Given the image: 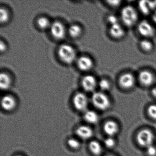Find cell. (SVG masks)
<instances>
[{
  "mask_svg": "<svg viewBox=\"0 0 156 156\" xmlns=\"http://www.w3.org/2000/svg\"><path fill=\"white\" fill-rule=\"evenodd\" d=\"M120 19L125 26L132 27L137 22L138 15L134 7L128 5L124 7L121 10Z\"/></svg>",
  "mask_w": 156,
  "mask_h": 156,
  "instance_id": "cell-1",
  "label": "cell"
},
{
  "mask_svg": "<svg viewBox=\"0 0 156 156\" xmlns=\"http://www.w3.org/2000/svg\"><path fill=\"white\" fill-rule=\"evenodd\" d=\"M58 55L62 62L68 64L73 62L76 57L75 50L72 46L66 44L60 45L58 50Z\"/></svg>",
  "mask_w": 156,
  "mask_h": 156,
  "instance_id": "cell-2",
  "label": "cell"
},
{
  "mask_svg": "<svg viewBox=\"0 0 156 156\" xmlns=\"http://www.w3.org/2000/svg\"><path fill=\"white\" fill-rule=\"evenodd\" d=\"M95 107L100 110H106L110 107L111 102L108 97L103 92H95L92 97Z\"/></svg>",
  "mask_w": 156,
  "mask_h": 156,
  "instance_id": "cell-3",
  "label": "cell"
},
{
  "mask_svg": "<svg viewBox=\"0 0 156 156\" xmlns=\"http://www.w3.org/2000/svg\"><path fill=\"white\" fill-rule=\"evenodd\" d=\"M136 139L139 145L147 148L153 145L155 136L151 130L147 129H143L138 132Z\"/></svg>",
  "mask_w": 156,
  "mask_h": 156,
  "instance_id": "cell-4",
  "label": "cell"
},
{
  "mask_svg": "<svg viewBox=\"0 0 156 156\" xmlns=\"http://www.w3.org/2000/svg\"><path fill=\"white\" fill-rule=\"evenodd\" d=\"M139 33L146 38L154 36L155 30L153 25L147 20H142L140 22L137 27Z\"/></svg>",
  "mask_w": 156,
  "mask_h": 156,
  "instance_id": "cell-5",
  "label": "cell"
},
{
  "mask_svg": "<svg viewBox=\"0 0 156 156\" xmlns=\"http://www.w3.org/2000/svg\"><path fill=\"white\" fill-rule=\"evenodd\" d=\"M136 83L135 76L130 73L122 74L119 79V83L121 88L129 89L133 88Z\"/></svg>",
  "mask_w": 156,
  "mask_h": 156,
  "instance_id": "cell-6",
  "label": "cell"
},
{
  "mask_svg": "<svg viewBox=\"0 0 156 156\" xmlns=\"http://www.w3.org/2000/svg\"><path fill=\"white\" fill-rule=\"evenodd\" d=\"M73 103L77 110L83 111L87 108L88 99L86 95L83 93H76L74 96Z\"/></svg>",
  "mask_w": 156,
  "mask_h": 156,
  "instance_id": "cell-7",
  "label": "cell"
},
{
  "mask_svg": "<svg viewBox=\"0 0 156 156\" xmlns=\"http://www.w3.org/2000/svg\"><path fill=\"white\" fill-rule=\"evenodd\" d=\"M51 33L56 40H61L65 35V29L63 24L59 21H55L51 24Z\"/></svg>",
  "mask_w": 156,
  "mask_h": 156,
  "instance_id": "cell-8",
  "label": "cell"
},
{
  "mask_svg": "<svg viewBox=\"0 0 156 156\" xmlns=\"http://www.w3.org/2000/svg\"><path fill=\"white\" fill-rule=\"evenodd\" d=\"M140 83L145 87L151 86L155 81V76L149 70H144L140 71L138 75Z\"/></svg>",
  "mask_w": 156,
  "mask_h": 156,
  "instance_id": "cell-9",
  "label": "cell"
},
{
  "mask_svg": "<svg viewBox=\"0 0 156 156\" xmlns=\"http://www.w3.org/2000/svg\"><path fill=\"white\" fill-rule=\"evenodd\" d=\"M82 85L85 91L92 92L95 89L97 82L94 76L88 75L83 77L82 80Z\"/></svg>",
  "mask_w": 156,
  "mask_h": 156,
  "instance_id": "cell-10",
  "label": "cell"
},
{
  "mask_svg": "<svg viewBox=\"0 0 156 156\" xmlns=\"http://www.w3.org/2000/svg\"><path fill=\"white\" fill-rule=\"evenodd\" d=\"M140 10L144 15H147L153 13L156 9V1H141L139 3Z\"/></svg>",
  "mask_w": 156,
  "mask_h": 156,
  "instance_id": "cell-11",
  "label": "cell"
},
{
  "mask_svg": "<svg viewBox=\"0 0 156 156\" xmlns=\"http://www.w3.org/2000/svg\"><path fill=\"white\" fill-rule=\"evenodd\" d=\"M103 129L108 136L113 137L118 133L119 126L115 121L108 120L104 124Z\"/></svg>",
  "mask_w": 156,
  "mask_h": 156,
  "instance_id": "cell-12",
  "label": "cell"
},
{
  "mask_svg": "<svg viewBox=\"0 0 156 156\" xmlns=\"http://www.w3.org/2000/svg\"><path fill=\"white\" fill-rule=\"evenodd\" d=\"M1 105L2 107L6 111H12L16 107V100L12 96L6 95L2 98Z\"/></svg>",
  "mask_w": 156,
  "mask_h": 156,
  "instance_id": "cell-13",
  "label": "cell"
},
{
  "mask_svg": "<svg viewBox=\"0 0 156 156\" xmlns=\"http://www.w3.org/2000/svg\"><path fill=\"white\" fill-rule=\"evenodd\" d=\"M77 66L81 71H87L93 66V62L91 58L87 56H82L77 60Z\"/></svg>",
  "mask_w": 156,
  "mask_h": 156,
  "instance_id": "cell-14",
  "label": "cell"
},
{
  "mask_svg": "<svg viewBox=\"0 0 156 156\" xmlns=\"http://www.w3.org/2000/svg\"><path fill=\"white\" fill-rule=\"evenodd\" d=\"M109 34L114 39H120L125 36V31L123 27L119 23L110 26Z\"/></svg>",
  "mask_w": 156,
  "mask_h": 156,
  "instance_id": "cell-15",
  "label": "cell"
},
{
  "mask_svg": "<svg viewBox=\"0 0 156 156\" xmlns=\"http://www.w3.org/2000/svg\"><path fill=\"white\" fill-rule=\"evenodd\" d=\"M76 135L80 138L83 140L88 139L93 136V131L90 127L87 126H81L76 129Z\"/></svg>",
  "mask_w": 156,
  "mask_h": 156,
  "instance_id": "cell-16",
  "label": "cell"
},
{
  "mask_svg": "<svg viewBox=\"0 0 156 156\" xmlns=\"http://www.w3.org/2000/svg\"><path fill=\"white\" fill-rule=\"evenodd\" d=\"M11 78L6 73H2L0 74V87L2 90H6L11 85Z\"/></svg>",
  "mask_w": 156,
  "mask_h": 156,
  "instance_id": "cell-17",
  "label": "cell"
},
{
  "mask_svg": "<svg viewBox=\"0 0 156 156\" xmlns=\"http://www.w3.org/2000/svg\"><path fill=\"white\" fill-rule=\"evenodd\" d=\"M84 117L86 121L90 124H96L99 120V117L98 114L92 110L86 111L85 113Z\"/></svg>",
  "mask_w": 156,
  "mask_h": 156,
  "instance_id": "cell-18",
  "label": "cell"
},
{
  "mask_svg": "<svg viewBox=\"0 0 156 156\" xmlns=\"http://www.w3.org/2000/svg\"><path fill=\"white\" fill-rule=\"evenodd\" d=\"M89 148L92 154L95 156H98L103 151L102 146L98 141L93 140L89 144Z\"/></svg>",
  "mask_w": 156,
  "mask_h": 156,
  "instance_id": "cell-19",
  "label": "cell"
},
{
  "mask_svg": "<svg viewBox=\"0 0 156 156\" xmlns=\"http://www.w3.org/2000/svg\"><path fill=\"white\" fill-rule=\"evenodd\" d=\"M140 46L143 51L150 52L153 50L154 45L151 41L146 39L142 40L140 43Z\"/></svg>",
  "mask_w": 156,
  "mask_h": 156,
  "instance_id": "cell-20",
  "label": "cell"
},
{
  "mask_svg": "<svg viewBox=\"0 0 156 156\" xmlns=\"http://www.w3.org/2000/svg\"><path fill=\"white\" fill-rule=\"evenodd\" d=\"M68 32L71 37L73 38H76L81 34L82 29L79 25L73 24L69 27Z\"/></svg>",
  "mask_w": 156,
  "mask_h": 156,
  "instance_id": "cell-21",
  "label": "cell"
},
{
  "mask_svg": "<svg viewBox=\"0 0 156 156\" xmlns=\"http://www.w3.org/2000/svg\"><path fill=\"white\" fill-rule=\"evenodd\" d=\"M37 25L41 29H45L50 26V22L46 17H41L37 20Z\"/></svg>",
  "mask_w": 156,
  "mask_h": 156,
  "instance_id": "cell-22",
  "label": "cell"
},
{
  "mask_svg": "<svg viewBox=\"0 0 156 156\" xmlns=\"http://www.w3.org/2000/svg\"><path fill=\"white\" fill-rule=\"evenodd\" d=\"M98 85L100 89L103 91H107L111 88V84L110 82L106 79H102L100 80Z\"/></svg>",
  "mask_w": 156,
  "mask_h": 156,
  "instance_id": "cell-23",
  "label": "cell"
},
{
  "mask_svg": "<svg viewBox=\"0 0 156 156\" xmlns=\"http://www.w3.org/2000/svg\"><path fill=\"white\" fill-rule=\"evenodd\" d=\"M9 19V14L7 10L4 8H1L0 9V22L1 23H4L8 20Z\"/></svg>",
  "mask_w": 156,
  "mask_h": 156,
  "instance_id": "cell-24",
  "label": "cell"
},
{
  "mask_svg": "<svg viewBox=\"0 0 156 156\" xmlns=\"http://www.w3.org/2000/svg\"><path fill=\"white\" fill-rule=\"evenodd\" d=\"M147 112L151 118L156 120V105H151L149 106Z\"/></svg>",
  "mask_w": 156,
  "mask_h": 156,
  "instance_id": "cell-25",
  "label": "cell"
},
{
  "mask_svg": "<svg viewBox=\"0 0 156 156\" xmlns=\"http://www.w3.org/2000/svg\"><path fill=\"white\" fill-rule=\"evenodd\" d=\"M67 144L69 147L73 149L76 150L80 147V142L75 138H70L67 140Z\"/></svg>",
  "mask_w": 156,
  "mask_h": 156,
  "instance_id": "cell-26",
  "label": "cell"
},
{
  "mask_svg": "<svg viewBox=\"0 0 156 156\" xmlns=\"http://www.w3.org/2000/svg\"><path fill=\"white\" fill-rule=\"evenodd\" d=\"M104 144L107 147L112 148L115 146L116 141L113 137L108 136L105 139Z\"/></svg>",
  "mask_w": 156,
  "mask_h": 156,
  "instance_id": "cell-27",
  "label": "cell"
},
{
  "mask_svg": "<svg viewBox=\"0 0 156 156\" xmlns=\"http://www.w3.org/2000/svg\"><path fill=\"white\" fill-rule=\"evenodd\" d=\"M107 20L108 23L110 24V26L119 23L118 18L115 15L113 14L109 15L108 17Z\"/></svg>",
  "mask_w": 156,
  "mask_h": 156,
  "instance_id": "cell-28",
  "label": "cell"
},
{
  "mask_svg": "<svg viewBox=\"0 0 156 156\" xmlns=\"http://www.w3.org/2000/svg\"><path fill=\"white\" fill-rule=\"evenodd\" d=\"M146 153L149 156H156V147L153 145L146 148Z\"/></svg>",
  "mask_w": 156,
  "mask_h": 156,
  "instance_id": "cell-29",
  "label": "cell"
},
{
  "mask_svg": "<svg viewBox=\"0 0 156 156\" xmlns=\"http://www.w3.org/2000/svg\"><path fill=\"white\" fill-rule=\"evenodd\" d=\"M121 2L120 1H107L108 4L114 7H118L119 6Z\"/></svg>",
  "mask_w": 156,
  "mask_h": 156,
  "instance_id": "cell-30",
  "label": "cell"
},
{
  "mask_svg": "<svg viewBox=\"0 0 156 156\" xmlns=\"http://www.w3.org/2000/svg\"><path fill=\"white\" fill-rule=\"evenodd\" d=\"M6 49V46L5 43H3L2 41H1V43H0V50H1V51L2 52L5 51Z\"/></svg>",
  "mask_w": 156,
  "mask_h": 156,
  "instance_id": "cell-31",
  "label": "cell"
},
{
  "mask_svg": "<svg viewBox=\"0 0 156 156\" xmlns=\"http://www.w3.org/2000/svg\"><path fill=\"white\" fill-rule=\"evenodd\" d=\"M152 20L153 22L156 24V9L152 13Z\"/></svg>",
  "mask_w": 156,
  "mask_h": 156,
  "instance_id": "cell-32",
  "label": "cell"
},
{
  "mask_svg": "<svg viewBox=\"0 0 156 156\" xmlns=\"http://www.w3.org/2000/svg\"><path fill=\"white\" fill-rule=\"evenodd\" d=\"M151 94L154 97L156 98V86L152 88L151 90Z\"/></svg>",
  "mask_w": 156,
  "mask_h": 156,
  "instance_id": "cell-33",
  "label": "cell"
},
{
  "mask_svg": "<svg viewBox=\"0 0 156 156\" xmlns=\"http://www.w3.org/2000/svg\"><path fill=\"white\" fill-rule=\"evenodd\" d=\"M113 156V155H106V156Z\"/></svg>",
  "mask_w": 156,
  "mask_h": 156,
  "instance_id": "cell-34",
  "label": "cell"
},
{
  "mask_svg": "<svg viewBox=\"0 0 156 156\" xmlns=\"http://www.w3.org/2000/svg\"><path fill=\"white\" fill-rule=\"evenodd\" d=\"M15 156H22V155H17Z\"/></svg>",
  "mask_w": 156,
  "mask_h": 156,
  "instance_id": "cell-35",
  "label": "cell"
}]
</instances>
